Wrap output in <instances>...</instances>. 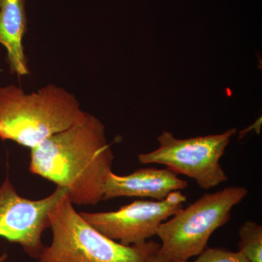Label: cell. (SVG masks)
Listing matches in <instances>:
<instances>
[{
    "mask_svg": "<svg viewBox=\"0 0 262 262\" xmlns=\"http://www.w3.org/2000/svg\"><path fill=\"white\" fill-rule=\"evenodd\" d=\"M160 249V248H159ZM146 262H168L163 257L159 252V250L155 251V252L151 253L147 258Z\"/></svg>",
    "mask_w": 262,
    "mask_h": 262,
    "instance_id": "obj_12",
    "label": "cell"
},
{
    "mask_svg": "<svg viewBox=\"0 0 262 262\" xmlns=\"http://www.w3.org/2000/svg\"><path fill=\"white\" fill-rule=\"evenodd\" d=\"M27 0H0V44L7 51L10 73L28 75L23 38L27 29Z\"/></svg>",
    "mask_w": 262,
    "mask_h": 262,
    "instance_id": "obj_9",
    "label": "cell"
},
{
    "mask_svg": "<svg viewBox=\"0 0 262 262\" xmlns=\"http://www.w3.org/2000/svg\"><path fill=\"white\" fill-rule=\"evenodd\" d=\"M237 129L220 134L177 139L172 133L163 131L158 138L159 147L138 156L141 164L165 165L174 173L195 180L203 189H210L227 182L228 177L220 164L231 138Z\"/></svg>",
    "mask_w": 262,
    "mask_h": 262,
    "instance_id": "obj_5",
    "label": "cell"
},
{
    "mask_svg": "<svg viewBox=\"0 0 262 262\" xmlns=\"http://www.w3.org/2000/svg\"><path fill=\"white\" fill-rule=\"evenodd\" d=\"M248 194L245 187H227L181 209L158 229L160 254L168 262L187 261L201 254L213 232L230 220L232 208Z\"/></svg>",
    "mask_w": 262,
    "mask_h": 262,
    "instance_id": "obj_4",
    "label": "cell"
},
{
    "mask_svg": "<svg viewBox=\"0 0 262 262\" xmlns=\"http://www.w3.org/2000/svg\"><path fill=\"white\" fill-rule=\"evenodd\" d=\"M193 261L181 262H250L241 251H232L223 248H208Z\"/></svg>",
    "mask_w": 262,
    "mask_h": 262,
    "instance_id": "obj_11",
    "label": "cell"
},
{
    "mask_svg": "<svg viewBox=\"0 0 262 262\" xmlns=\"http://www.w3.org/2000/svg\"><path fill=\"white\" fill-rule=\"evenodd\" d=\"M68 194L67 188L57 187L46 198L28 199L18 194L7 176L0 187V237L20 245L29 257L38 259L46 247L42 234L50 228V213Z\"/></svg>",
    "mask_w": 262,
    "mask_h": 262,
    "instance_id": "obj_6",
    "label": "cell"
},
{
    "mask_svg": "<svg viewBox=\"0 0 262 262\" xmlns=\"http://www.w3.org/2000/svg\"><path fill=\"white\" fill-rule=\"evenodd\" d=\"M84 113L75 95L54 84L31 94L14 84L0 87V139L31 149L72 126Z\"/></svg>",
    "mask_w": 262,
    "mask_h": 262,
    "instance_id": "obj_2",
    "label": "cell"
},
{
    "mask_svg": "<svg viewBox=\"0 0 262 262\" xmlns=\"http://www.w3.org/2000/svg\"><path fill=\"white\" fill-rule=\"evenodd\" d=\"M8 254L6 253H3V254L0 255V262H5L7 259H8Z\"/></svg>",
    "mask_w": 262,
    "mask_h": 262,
    "instance_id": "obj_13",
    "label": "cell"
},
{
    "mask_svg": "<svg viewBox=\"0 0 262 262\" xmlns=\"http://www.w3.org/2000/svg\"><path fill=\"white\" fill-rule=\"evenodd\" d=\"M186 201L187 196L176 191L163 201H136L117 211L80 214L108 238L124 246H140L156 235L160 225L182 209Z\"/></svg>",
    "mask_w": 262,
    "mask_h": 262,
    "instance_id": "obj_7",
    "label": "cell"
},
{
    "mask_svg": "<svg viewBox=\"0 0 262 262\" xmlns=\"http://www.w3.org/2000/svg\"><path fill=\"white\" fill-rule=\"evenodd\" d=\"M239 251L250 262H262V227L247 221L239 227Z\"/></svg>",
    "mask_w": 262,
    "mask_h": 262,
    "instance_id": "obj_10",
    "label": "cell"
},
{
    "mask_svg": "<svg viewBox=\"0 0 262 262\" xmlns=\"http://www.w3.org/2000/svg\"><path fill=\"white\" fill-rule=\"evenodd\" d=\"M68 194L50 213L53 238L37 262H146L159 250L154 241L124 246L108 238L76 211Z\"/></svg>",
    "mask_w": 262,
    "mask_h": 262,
    "instance_id": "obj_3",
    "label": "cell"
},
{
    "mask_svg": "<svg viewBox=\"0 0 262 262\" xmlns=\"http://www.w3.org/2000/svg\"><path fill=\"white\" fill-rule=\"evenodd\" d=\"M187 187V182L167 168H139L125 176L117 175L111 171L105 182L103 201L122 196H136L160 201L170 193Z\"/></svg>",
    "mask_w": 262,
    "mask_h": 262,
    "instance_id": "obj_8",
    "label": "cell"
},
{
    "mask_svg": "<svg viewBox=\"0 0 262 262\" xmlns=\"http://www.w3.org/2000/svg\"><path fill=\"white\" fill-rule=\"evenodd\" d=\"M114 159L103 122L84 112L72 126L31 149L29 170L67 188L74 205L95 206L103 201Z\"/></svg>",
    "mask_w": 262,
    "mask_h": 262,
    "instance_id": "obj_1",
    "label": "cell"
}]
</instances>
